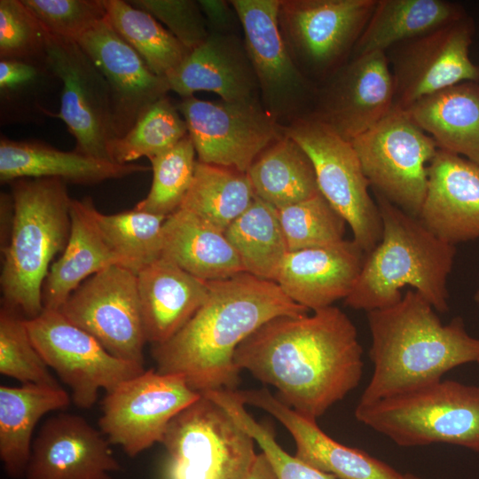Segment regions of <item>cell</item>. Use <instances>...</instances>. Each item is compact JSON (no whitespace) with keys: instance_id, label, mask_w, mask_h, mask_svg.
<instances>
[{"instance_id":"26","label":"cell","mask_w":479,"mask_h":479,"mask_svg":"<svg viewBox=\"0 0 479 479\" xmlns=\"http://www.w3.org/2000/svg\"><path fill=\"white\" fill-rule=\"evenodd\" d=\"M148 169L136 163L99 160L75 150H59L40 141L4 137L0 140V181L4 184L22 178H57L66 184L92 185Z\"/></svg>"},{"instance_id":"17","label":"cell","mask_w":479,"mask_h":479,"mask_svg":"<svg viewBox=\"0 0 479 479\" xmlns=\"http://www.w3.org/2000/svg\"><path fill=\"white\" fill-rule=\"evenodd\" d=\"M473 21L463 18L398 43L385 53L395 87L394 107L417 101L464 82H479V66L469 57Z\"/></svg>"},{"instance_id":"49","label":"cell","mask_w":479,"mask_h":479,"mask_svg":"<svg viewBox=\"0 0 479 479\" xmlns=\"http://www.w3.org/2000/svg\"><path fill=\"white\" fill-rule=\"evenodd\" d=\"M475 300L479 302V291L475 294Z\"/></svg>"},{"instance_id":"22","label":"cell","mask_w":479,"mask_h":479,"mask_svg":"<svg viewBox=\"0 0 479 479\" xmlns=\"http://www.w3.org/2000/svg\"><path fill=\"white\" fill-rule=\"evenodd\" d=\"M418 218L441 240L455 245L479 238V165L441 149L428 170Z\"/></svg>"},{"instance_id":"28","label":"cell","mask_w":479,"mask_h":479,"mask_svg":"<svg viewBox=\"0 0 479 479\" xmlns=\"http://www.w3.org/2000/svg\"><path fill=\"white\" fill-rule=\"evenodd\" d=\"M161 258L206 281L245 272L224 232L184 208L163 224Z\"/></svg>"},{"instance_id":"48","label":"cell","mask_w":479,"mask_h":479,"mask_svg":"<svg viewBox=\"0 0 479 479\" xmlns=\"http://www.w3.org/2000/svg\"><path fill=\"white\" fill-rule=\"evenodd\" d=\"M403 479H420V478L413 474L406 473V474H404Z\"/></svg>"},{"instance_id":"27","label":"cell","mask_w":479,"mask_h":479,"mask_svg":"<svg viewBox=\"0 0 479 479\" xmlns=\"http://www.w3.org/2000/svg\"><path fill=\"white\" fill-rule=\"evenodd\" d=\"M95 208L90 198L72 200L69 240L44 280L43 309L59 310L85 279L109 266L121 265L97 224Z\"/></svg>"},{"instance_id":"12","label":"cell","mask_w":479,"mask_h":479,"mask_svg":"<svg viewBox=\"0 0 479 479\" xmlns=\"http://www.w3.org/2000/svg\"><path fill=\"white\" fill-rule=\"evenodd\" d=\"M26 325L36 350L70 388L77 407H92L101 389L109 392L145 370L144 365L111 355L58 310L43 309L39 316L27 319Z\"/></svg>"},{"instance_id":"11","label":"cell","mask_w":479,"mask_h":479,"mask_svg":"<svg viewBox=\"0 0 479 479\" xmlns=\"http://www.w3.org/2000/svg\"><path fill=\"white\" fill-rule=\"evenodd\" d=\"M241 27L260 101L280 124L311 114L317 85L298 68L279 27L280 0H231Z\"/></svg>"},{"instance_id":"10","label":"cell","mask_w":479,"mask_h":479,"mask_svg":"<svg viewBox=\"0 0 479 479\" xmlns=\"http://www.w3.org/2000/svg\"><path fill=\"white\" fill-rule=\"evenodd\" d=\"M377 0H280L279 27L301 72L317 86L351 57Z\"/></svg>"},{"instance_id":"21","label":"cell","mask_w":479,"mask_h":479,"mask_svg":"<svg viewBox=\"0 0 479 479\" xmlns=\"http://www.w3.org/2000/svg\"><path fill=\"white\" fill-rule=\"evenodd\" d=\"M234 393L243 404L260 408L277 419L294 438V456L307 465L339 479H403L404 475L387 463L328 436L316 420L295 412L266 388Z\"/></svg>"},{"instance_id":"29","label":"cell","mask_w":479,"mask_h":479,"mask_svg":"<svg viewBox=\"0 0 479 479\" xmlns=\"http://www.w3.org/2000/svg\"><path fill=\"white\" fill-rule=\"evenodd\" d=\"M438 149L479 165V82H464L406 109Z\"/></svg>"},{"instance_id":"43","label":"cell","mask_w":479,"mask_h":479,"mask_svg":"<svg viewBox=\"0 0 479 479\" xmlns=\"http://www.w3.org/2000/svg\"><path fill=\"white\" fill-rule=\"evenodd\" d=\"M47 32L76 42L106 18L104 0H22Z\"/></svg>"},{"instance_id":"19","label":"cell","mask_w":479,"mask_h":479,"mask_svg":"<svg viewBox=\"0 0 479 479\" xmlns=\"http://www.w3.org/2000/svg\"><path fill=\"white\" fill-rule=\"evenodd\" d=\"M76 43L106 81L113 106L114 139L120 138L150 106L167 96L169 83L148 67L106 18Z\"/></svg>"},{"instance_id":"46","label":"cell","mask_w":479,"mask_h":479,"mask_svg":"<svg viewBox=\"0 0 479 479\" xmlns=\"http://www.w3.org/2000/svg\"><path fill=\"white\" fill-rule=\"evenodd\" d=\"M198 3L209 33L237 34L236 28L240 23L230 1L200 0Z\"/></svg>"},{"instance_id":"6","label":"cell","mask_w":479,"mask_h":479,"mask_svg":"<svg viewBox=\"0 0 479 479\" xmlns=\"http://www.w3.org/2000/svg\"><path fill=\"white\" fill-rule=\"evenodd\" d=\"M356 419L402 447L450 444L479 452V386L439 380L370 404Z\"/></svg>"},{"instance_id":"40","label":"cell","mask_w":479,"mask_h":479,"mask_svg":"<svg viewBox=\"0 0 479 479\" xmlns=\"http://www.w3.org/2000/svg\"><path fill=\"white\" fill-rule=\"evenodd\" d=\"M27 318L2 304L0 309V373L22 384L59 387L28 334Z\"/></svg>"},{"instance_id":"3","label":"cell","mask_w":479,"mask_h":479,"mask_svg":"<svg viewBox=\"0 0 479 479\" xmlns=\"http://www.w3.org/2000/svg\"><path fill=\"white\" fill-rule=\"evenodd\" d=\"M433 306L407 290L396 304L367 312L373 372L359 404H370L442 379L448 371L479 363V339L460 318L443 324Z\"/></svg>"},{"instance_id":"32","label":"cell","mask_w":479,"mask_h":479,"mask_svg":"<svg viewBox=\"0 0 479 479\" xmlns=\"http://www.w3.org/2000/svg\"><path fill=\"white\" fill-rule=\"evenodd\" d=\"M247 175L255 196L276 209L319 193L311 160L285 131L257 156Z\"/></svg>"},{"instance_id":"24","label":"cell","mask_w":479,"mask_h":479,"mask_svg":"<svg viewBox=\"0 0 479 479\" xmlns=\"http://www.w3.org/2000/svg\"><path fill=\"white\" fill-rule=\"evenodd\" d=\"M166 80L169 90L182 98L198 91H208L224 101L260 100L256 78L243 39L237 34L209 33Z\"/></svg>"},{"instance_id":"39","label":"cell","mask_w":479,"mask_h":479,"mask_svg":"<svg viewBox=\"0 0 479 479\" xmlns=\"http://www.w3.org/2000/svg\"><path fill=\"white\" fill-rule=\"evenodd\" d=\"M277 212L288 252L330 246L344 240L346 221L320 192Z\"/></svg>"},{"instance_id":"9","label":"cell","mask_w":479,"mask_h":479,"mask_svg":"<svg viewBox=\"0 0 479 479\" xmlns=\"http://www.w3.org/2000/svg\"><path fill=\"white\" fill-rule=\"evenodd\" d=\"M350 142L374 193L418 217L426 196L428 166L438 150L435 140L406 110L394 107Z\"/></svg>"},{"instance_id":"42","label":"cell","mask_w":479,"mask_h":479,"mask_svg":"<svg viewBox=\"0 0 479 479\" xmlns=\"http://www.w3.org/2000/svg\"><path fill=\"white\" fill-rule=\"evenodd\" d=\"M50 34L22 0L0 1V58L45 61Z\"/></svg>"},{"instance_id":"34","label":"cell","mask_w":479,"mask_h":479,"mask_svg":"<svg viewBox=\"0 0 479 479\" xmlns=\"http://www.w3.org/2000/svg\"><path fill=\"white\" fill-rule=\"evenodd\" d=\"M255 197L247 173L197 161L193 179L180 207L224 232Z\"/></svg>"},{"instance_id":"37","label":"cell","mask_w":479,"mask_h":479,"mask_svg":"<svg viewBox=\"0 0 479 479\" xmlns=\"http://www.w3.org/2000/svg\"><path fill=\"white\" fill-rule=\"evenodd\" d=\"M188 136L185 121L168 96L150 106L130 130L110 145L111 160L129 164L141 157L150 159Z\"/></svg>"},{"instance_id":"14","label":"cell","mask_w":479,"mask_h":479,"mask_svg":"<svg viewBox=\"0 0 479 479\" xmlns=\"http://www.w3.org/2000/svg\"><path fill=\"white\" fill-rule=\"evenodd\" d=\"M177 106L200 162L247 173L257 156L284 134V126L260 100L208 101L192 96Z\"/></svg>"},{"instance_id":"5","label":"cell","mask_w":479,"mask_h":479,"mask_svg":"<svg viewBox=\"0 0 479 479\" xmlns=\"http://www.w3.org/2000/svg\"><path fill=\"white\" fill-rule=\"evenodd\" d=\"M12 186L9 239L1 247L2 304L30 319L43 310L50 263L68 242L73 199L67 184L57 178H22Z\"/></svg>"},{"instance_id":"30","label":"cell","mask_w":479,"mask_h":479,"mask_svg":"<svg viewBox=\"0 0 479 479\" xmlns=\"http://www.w3.org/2000/svg\"><path fill=\"white\" fill-rule=\"evenodd\" d=\"M70 400L60 386L0 387V459L8 476L24 477L37 422L46 413L67 407Z\"/></svg>"},{"instance_id":"7","label":"cell","mask_w":479,"mask_h":479,"mask_svg":"<svg viewBox=\"0 0 479 479\" xmlns=\"http://www.w3.org/2000/svg\"><path fill=\"white\" fill-rule=\"evenodd\" d=\"M255 442L221 404L200 395L164 433L166 479H245L257 455Z\"/></svg>"},{"instance_id":"35","label":"cell","mask_w":479,"mask_h":479,"mask_svg":"<svg viewBox=\"0 0 479 479\" xmlns=\"http://www.w3.org/2000/svg\"><path fill=\"white\" fill-rule=\"evenodd\" d=\"M104 4L107 21L155 75L166 79L188 55L190 51L147 12L122 0Z\"/></svg>"},{"instance_id":"41","label":"cell","mask_w":479,"mask_h":479,"mask_svg":"<svg viewBox=\"0 0 479 479\" xmlns=\"http://www.w3.org/2000/svg\"><path fill=\"white\" fill-rule=\"evenodd\" d=\"M221 404L260 446L279 479H336L335 476L319 471L287 453L277 442L275 434L268 425L256 421L236 397L234 391L215 390L205 396Z\"/></svg>"},{"instance_id":"44","label":"cell","mask_w":479,"mask_h":479,"mask_svg":"<svg viewBox=\"0 0 479 479\" xmlns=\"http://www.w3.org/2000/svg\"><path fill=\"white\" fill-rule=\"evenodd\" d=\"M129 2L164 24L167 29L189 51L200 45L209 35L207 21L198 1L133 0Z\"/></svg>"},{"instance_id":"38","label":"cell","mask_w":479,"mask_h":479,"mask_svg":"<svg viewBox=\"0 0 479 479\" xmlns=\"http://www.w3.org/2000/svg\"><path fill=\"white\" fill-rule=\"evenodd\" d=\"M189 135L151 157L153 181L146 197L134 208L168 217L177 211L192 185L198 160Z\"/></svg>"},{"instance_id":"31","label":"cell","mask_w":479,"mask_h":479,"mask_svg":"<svg viewBox=\"0 0 479 479\" xmlns=\"http://www.w3.org/2000/svg\"><path fill=\"white\" fill-rule=\"evenodd\" d=\"M464 16L459 4L444 0H377L351 57L386 52L398 43L433 32Z\"/></svg>"},{"instance_id":"23","label":"cell","mask_w":479,"mask_h":479,"mask_svg":"<svg viewBox=\"0 0 479 479\" xmlns=\"http://www.w3.org/2000/svg\"><path fill=\"white\" fill-rule=\"evenodd\" d=\"M365 255L353 240L288 252L275 282L292 301L309 310L324 309L350 294Z\"/></svg>"},{"instance_id":"15","label":"cell","mask_w":479,"mask_h":479,"mask_svg":"<svg viewBox=\"0 0 479 479\" xmlns=\"http://www.w3.org/2000/svg\"><path fill=\"white\" fill-rule=\"evenodd\" d=\"M111 355L144 365L137 273L112 265L85 279L58 310Z\"/></svg>"},{"instance_id":"8","label":"cell","mask_w":479,"mask_h":479,"mask_svg":"<svg viewBox=\"0 0 479 479\" xmlns=\"http://www.w3.org/2000/svg\"><path fill=\"white\" fill-rule=\"evenodd\" d=\"M284 131L311 160L319 192L350 227L353 240L370 253L381 240V218L351 142L310 114L284 126Z\"/></svg>"},{"instance_id":"13","label":"cell","mask_w":479,"mask_h":479,"mask_svg":"<svg viewBox=\"0 0 479 479\" xmlns=\"http://www.w3.org/2000/svg\"><path fill=\"white\" fill-rule=\"evenodd\" d=\"M200 397L183 375L145 370L106 392L98 426L111 444L136 457L161 443L170 420Z\"/></svg>"},{"instance_id":"16","label":"cell","mask_w":479,"mask_h":479,"mask_svg":"<svg viewBox=\"0 0 479 479\" xmlns=\"http://www.w3.org/2000/svg\"><path fill=\"white\" fill-rule=\"evenodd\" d=\"M45 63L53 76L62 82L56 116L75 138V150L112 161L114 113L109 88L101 72L76 42L51 35Z\"/></svg>"},{"instance_id":"45","label":"cell","mask_w":479,"mask_h":479,"mask_svg":"<svg viewBox=\"0 0 479 479\" xmlns=\"http://www.w3.org/2000/svg\"><path fill=\"white\" fill-rule=\"evenodd\" d=\"M49 70L45 61H27L19 59H1L0 61V95L2 107L20 96L32 93Z\"/></svg>"},{"instance_id":"47","label":"cell","mask_w":479,"mask_h":479,"mask_svg":"<svg viewBox=\"0 0 479 479\" xmlns=\"http://www.w3.org/2000/svg\"><path fill=\"white\" fill-rule=\"evenodd\" d=\"M245 479H279L267 455L262 452L256 458Z\"/></svg>"},{"instance_id":"1","label":"cell","mask_w":479,"mask_h":479,"mask_svg":"<svg viewBox=\"0 0 479 479\" xmlns=\"http://www.w3.org/2000/svg\"><path fill=\"white\" fill-rule=\"evenodd\" d=\"M362 356L355 325L332 305L270 319L238 346L233 362L274 387L281 402L317 420L357 387Z\"/></svg>"},{"instance_id":"2","label":"cell","mask_w":479,"mask_h":479,"mask_svg":"<svg viewBox=\"0 0 479 479\" xmlns=\"http://www.w3.org/2000/svg\"><path fill=\"white\" fill-rule=\"evenodd\" d=\"M209 283L208 296L192 318L151 350L158 373L183 375L200 394L237 390L240 371L233 356L238 346L273 318L310 311L276 282L247 272Z\"/></svg>"},{"instance_id":"18","label":"cell","mask_w":479,"mask_h":479,"mask_svg":"<svg viewBox=\"0 0 479 479\" xmlns=\"http://www.w3.org/2000/svg\"><path fill=\"white\" fill-rule=\"evenodd\" d=\"M394 97L386 53L353 56L317 86L310 115L352 141L391 112Z\"/></svg>"},{"instance_id":"4","label":"cell","mask_w":479,"mask_h":479,"mask_svg":"<svg viewBox=\"0 0 479 479\" xmlns=\"http://www.w3.org/2000/svg\"><path fill=\"white\" fill-rule=\"evenodd\" d=\"M382 233L366 254L361 272L344 299L347 306L371 311L392 306L406 286L414 288L439 312L449 310L448 276L455 245L430 232L422 222L375 193Z\"/></svg>"},{"instance_id":"36","label":"cell","mask_w":479,"mask_h":479,"mask_svg":"<svg viewBox=\"0 0 479 479\" xmlns=\"http://www.w3.org/2000/svg\"><path fill=\"white\" fill-rule=\"evenodd\" d=\"M97 224L121 265L137 274L161 258L162 228L166 216L146 211H123L113 215L94 211Z\"/></svg>"},{"instance_id":"25","label":"cell","mask_w":479,"mask_h":479,"mask_svg":"<svg viewBox=\"0 0 479 479\" xmlns=\"http://www.w3.org/2000/svg\"><path fill=\"white\" fill-rule=\"evenodd\" d=\"M146 342L161 344L173 337L207 300L210 283L160 258L137 274Z\"/></svg>"},{"instance_id":"20","label":"cell","mask_w":479,"mask_h":479,"mask_svg":"<svg viewBox=\"0 0 479 479\" xmlns=\"http://www.w3.org/2000/svg\"><path fill=\"white\" fill-rule=\"evenodd\" d=\"M110 443L79 415L50 417L33 440L25 479H111L121 469Z\"/></svg>"},{"instance_id":"33","label":"cell","mask_w":479,"mask_h":479,"mask_svg":"<svg viewBox=\"0 0 479 479\" xmlns=\"http://www.w3.org/2000/svg\"><path fill=\"white\" fill-rule=\"evenodd\" d=\"M224 235L245 272L275 282L288 248L274 207L255 196Z\"/></svg>"}]
</instances>
